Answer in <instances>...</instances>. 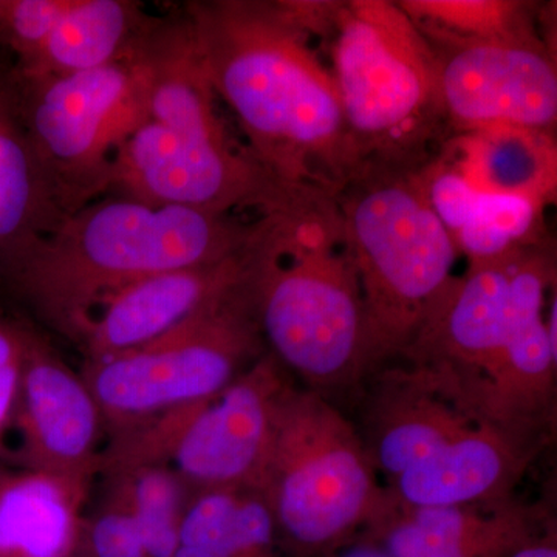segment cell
Masks as SVG:
<instances>
[{
	"instance_id": "cell-1",
	"label": "cell",
	"mask_w": 557,
	"mask_h": 557,
	"mask_svg": "<svg viewBox=\"0 0 557 557\" xmlns=\"http://www.w3.org/2000/svg\"><path fill=\"white\" fill-rule=\"evenodd\" d=\"M336 2L194 0L182 7L218 98L281 182L338 197L362 164L324 42Z\"/></svg>"
},
{
	"instance_id": "cell-2",
	"label": "cell",
	"mask_w": 557,
	"mask_h": 557,
	"mask_svg": "<svg viewBox=\"0 0 557 557\" xmlns=\"http://www.w3.org/2000/svg\"><path fill=\"white\" fill-rule=\"evenodd\" d=\"M255 226L256 219L240 215L104 196L25 249L0 292L78 344L110 295L152 274L239 255Z\"/></svg>"
},
{
	"instance_id": "cell-3",
	"label": "cell",
	"mask_w": 557,
	"mask_h": 557,
	"mask_svg": "<svg viewBox=\"0 0 557 557\" xmlns=\"http://www.w3.org/2000/svg\"><path fill=\"white\" fill-rule=\"evenodd\" d=\"M247 282L265 346L314 386L372 368L357 270L336 197L309 190L256 218Z\"/></svg>"
},
{
	"instance_id": "cell-4",
	"label": "cell",
	"mask_w": 557,
	"mask_h": 557,
	"mask_svg": "<svg viewBox=\"0 0 557 557\" xmlns=\"http://www.w3.org/2000/svg\"><path fill=\"white\" fill-rule=\"evenodd\" d=\"M324 44L362 166L423 170L450 134L434 53L408 14L387 0L339 2Z\"/></svg>"
},
{
	"instance_id": "cell-5",
	"label": "cell",
	"mask_w": 557,
	"mask_h": 557,
	"mask_svg": "<svg viewBox=\"0 0 557 557\" xmlns=\"http://www.w3.org/2000/svg\"><path fill=\"white\" fill-rule=\"evenodd\" d=\"M336 200L375 368L416 344L454 281L458 251L429 207L418 172L364 164Z\"/></svg>"
},
{
	"instance_id": "cell-6",
	"label": "cell",
	"mask_w": 557,
	"mask_h": 557,
	"mask_svg": "<svg viewBox=\"0 0 557 557\" xmlns=\"http://www.w3.org/2000/svg\"><path fill=\"white\" fill-rule=\"evenodd\" d=\"M247 277L177 329L81 370L110 435L215 397L265 355Z\"/></svg>"
},
{
	"instance_id": "cell-7",
	"label": "cell",
	"mask_w": 557,
	"mask_h": 557,
	"mask_svg": "<svg viewBox=\"0 0 557 557\" xmlns=\"http://www.w3.org/2000/svg\"><path fill=\"white\" fill-rule=\"evenodd\" d=\"M260 493L276 527L302 547L335 544L386 511L366 443L324 398L289 387Z\"/></svg>"
},
{
	"instance_id": "cell-8",
	"label": "cell",
	"mask_w": 557,
	"mask_h": 557,
	"mask_svg": "<svg viewBox=\"0 0 557 557\" xmlns=\"http://www.w3.org/2000/svg\"><path fill=\"white\" fill-rule=\"evenodd\" d=\"M22 126L65 219L108 196L115 150L146 116L134 60L76 75L28 76L11 64Z\"/></svg>"
},
{
	"instance_id": "cell-9",
	"label": "cell",
	"mask_w": 557,
	"mask_h": 557,
	"mask_svg": "<svg viewBox=\"0 0 557 557\" xmlns=\"http://www.w3.org/2000/svg\"><path fill=\"white\" fill-rule=\"evenodd\" d=\"M307 190L274 177L247 146L194 141L146 119L115 150L108 196L259 218Z\"/></svg>"
},
{
	"instance_id": "cell-10",
	"label": "cell",
	"mask_w": 557,
	"mask_h": 557,
	"mask_svg": "<svg viewBox=\"0 0 557 557\" xmlns=\"http://www.w3.org/2000/svg\"><path fill=\"white\" fill-rule=\"evenodd\" d=\"M426 40L450 138L493 127L556 135V51L547 39Z\"/></svg>"
},
{
	"instance_id": "cell-11",
	"label": "cell",
	"mask_w": 557,
	"mask_h": 557,
	"mask_svg": "<svg viewBox=\"0 0 557 557\" xmlns=\"http://www.w3.org/2000/svg\"><path fill=\"white\" fill-rule=\"evenodd\" d=\"M289 387L281 362L269 351L215 397L200 403L171 460L190 491H259L278 408Z\"/></svg>"
},
{
	"instance_id": "cell-12",
	"label": "cell",
	"mask_w": 557,
	"mask_h": 557,
	"mask_svg": "<svg viewBox=\"0 0 557 557\" xmlns=\"http://www.w3.org/2000/svg\"><path fill=\"white\" fill-rule=\"evenodd\" d=\"M13 428L21 435L22 468L86 482L98 474L106 428L97 399L27 321Z\"/></svg>"
},
{
	"instance_id": "cell-13",
	"label": "cell",
	"mask_w": 557,
	"mask_h": 557,
	"mask_svg": "<svg viewBox=\"0 0 557 557\" xmlns=\"http://www.w3.org/2000/svg\"><path fill=\"white\" fill-rule=\"evenodd\" d=\"M245 277L247 248L220 262L141 278L102 300L76 346L86 361L146 346L228 295Z\"/></svg>"
},
{
	"instance_id": "cell-14",
	"label": "cell",
	"mask_w": 557,
	"mask_h": 557,
	"mask_svg": "<svg viewBox=\"0 0 557 557\" xmlns=\"http://www.w3.org/2000/svg\"><path fill=\"white\" fill-rule=\"evenodd\" d=\"M555 278V252L548 240L519 252L515 324L483 405L487 418L516 434L545 409L552 397L557 350L545 329V300Z\"/></svg>"
},
{
	"instance_id": "cell-15",
	"label": "cell",
	"mask_w": 557,
	"mask_h": 557,
	"mask_svg": "<svg viewBox=\"0 0 557 557\" xmlns=\"http://www.w3.org/2000/svg\"><path fill=\"white\" fill-rule=\"evenodd\" d=\"M418 177L429 207L469 263L505 258L547 240L545 208L479 189L442 153L418 171Z\"/></svg>"
},
{
	"instance_id": "cell-16",
	"label": "cell",
	"mask_w": 557,
	"mask_h": 557,
	"mask_svg": "<svg viewBox=\"0 0 557 557\" xmlns=\"http://www.w3.org/2000/svg\"><path fill=\"white\" fill-rule=\"evenodd\" d=\"M518 434L485 420L392 480L401 508L465 507L504 496L522 467Z\"/></svg>"
},
{
	"instance_id": "cell-17",
	"label": "cell",
	"mask_w": 557,
	"mask_h": 557,
	"mask_svg": "<svg viewBox=\"0 0 557 557\" xmlns=\"http://www.w3.org/2000/svg\"><path fill=\"white\" fill-rule=\"evenodd\" d=\"M152 21L153 14L134 0H72L44 46L13 69L57 78L131 61Z\"/></svg>"
},
{
	"instance_id": "cell-18",
	"label": "cell",
	"mask_w": 557,
	"mask_h": 557,
	"mask_svg": "<svg viewBox=\"0 0 557 557\" xmlns=\"http://www.w3.org/2000/svg\"><path fill=\"white\" fill-rule=\"evenodd\" d=\"M11 64L0 72V278L65 219L22 126Z\"/></svg>"
},
{
	"instance_id": "cell-19",
	"label": "cell",
	"mask_w": 557,
	"mask_h": 557,
	"mask_svg": "<svg viewBox=\"0 0 557 557\" xmlns=\"http://www.w3.org/2000/svg\"><path fill=\"white\" fill-rule=\"evenodd\" d=\"M440 153L486 193L522 197L542 208L556 199L555 134L493 127L456 135Z\"/></svg>"
},
{
	"instance_id": "cell-20",
	"label": "cell",
	"mask_w": 557,
	"mask_h": 557,
	"mask_svg": "<svg viewBox=\"0 0 557 557\" xmlns=\"http://www.w3.org/2000/svg\"><path fill=\"white\" fill-rule=\"evenodd\" d=\"M90 482L24 469L0 471V557H61Z\"/></svg>"
},
{
	"instance_id": "cell-21",
	"label": "cell",
	"mask_w": 557,
	"mask_h": 557,
	"mask_svg": "<svg viewBox=\"0 0 557 557\" xmlns=\"http://www.w3.org/2000/svg\"><path fill=\"white\" fill-rule=\"evenodd\" d=\"M527 541L525 523L507 509L399 507L383 548L391 557H508Z\"/></svg>"
},
{
	"instance_id": "cell-22",
	"label": "cell",
	"mask_w": 557,
	"mask_h": 557,
	"mask_svg": "<svg viewBox=\"0 0 557 557\" xmlns=\"http://www.w3.org/2000/svg\"><path fill=\"white\" fill-rule=\"evenodd\" d=\"M276 522L252 487L193 491L180 525L174 557H265Z\"/></svg>"
},
{
	"instance_id": "cell-23",
	"label": "cell",
	"mask_w": 557,
	"mask_h": 557,
	"mask_svg": "<svg viewBox=\"0 0 557 557\" xmlns=\"http://www.w3.org/2000/svg\"><path fill=\"white\" fill-rule=\"evenodd\" d=\"M426 39L493 40L544 36L542 9L519 0H399Z\"/></svg>"
},
{
	"instance_id": "cell-24",
	"label": "cell",
	"mask_w": 557,
	"mask_h": 557,
	"mask_svg": "<svg viewBox=\"0 0 557 557\" xmlns=\"http://www.w3.org/2000/svg\"><path fill=\"white\" fill-rule=\"evenodd\" d=\"M120 494L141 537L148 557H174L180 525L193 491L172 467L137 469L108 479Z\"/></svg>"
},
{
	"instance_id": "cell-25",
	"label": "cell",
	"mask_w": 557,
	"mask_h": 557,
	"mask_svg": "<svg viewBox=\"0 0 557 557\" xmlns=\"http://www.w3.org/2000/svg\"><path fill=\"white\" fill-rule=\"evenodd\" d=\"M70 5L72 0H0V50L13 64L30 60Z\"/></svg>"
},
{
	"instance_id": "cell-26",
	"label": "cell",
	"mask_w": 557,
	"mask_h": 557,
	"mask_svg": "<svg viewBox=\"0 0 557 557\" xmlns=\"http://www.w3.org/2000/svg\"><path fill=\"white\" fill-rule=\"evenodd\" d=\"M91 525V544L98 557H148L129 508L113 487Z\"/></svg>"
},
{
	"instance_id": "cell-27",
	"label": "cell",
	"mask_w": 557,
	"mask_h": 557,
	"mask_svg": "<svg viewBox=\"0 0 557 557\" xmlns=\"http://www.w3.org/2000/svg\"><path fill=\"white\" fill-rule=\"evenodd\" d=\"M24 319L10 317L0 306V453L7 434L13 429L20 397Z\"/></svg>"
},
{
	"instance_id": "cell-28",
	"label": "cell",
	"mask_w": 557,
	"mask_h": 557,
	"mask_svg": "<svg viewBox=\"0 0 557 557\" xmlns=\"http://www.w3.org/2000/svg\"><path fill=\"white\" fill-rule=\"evenodd\" d=\"M508 557H557V548L552 539L527 541Z\"/></svg>"
},
{
	"instance_id": "cell-29",
	"label": "cell",
	"mask_w": 557,
	"mask_h": 557,
	"mask_svg": "<svg viewBox=\"0 0 557 557\" xmlns=\"http://www.w3.org/2000/svg\"><path fill=\"white\" fill-rule=\"evenodd\" d=\"M341 557H391L387 555L386 549L383 547H376V545H358L348 549Z\"/></svg>"
},
{
	"instance_id": "cell-30",
	"label": "cell",
	"mask_w": 557,
	"mask_h": 557,
	"mask_svg": "<svg viewBox=\"0 0 557 557\" xmlns=\"http://www.w3.org/2000/svg\"><path fill=\"white\" fill-rule=\"evenodd\" d=\"M11 58L9 54L5 53V51L0 50V72H2L3 69L9 67L11 64Z\"/></svg>"
}]
</instances>
